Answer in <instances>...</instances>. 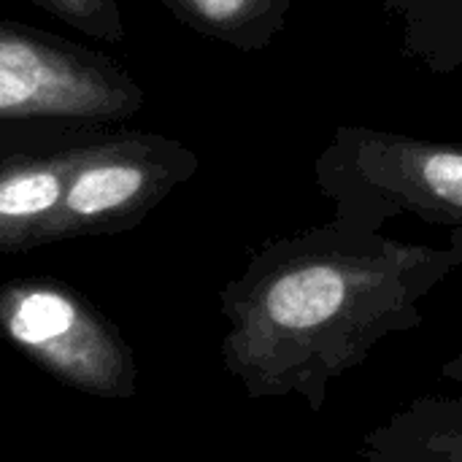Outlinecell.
<instances>
[{"label":"cell","mask_w":462,"mask_h":462,"mask_svg":"<svg viewBox=\"0 0 462 462\" xmlns=\"http://www.w3.org/2000/svg\"><path fill=\"white\" fill-rule=\"evenodd\" d=\"M460 268L462 230L430 246L333 217L265 241L219 290L222 363L252 401L322 411L330 384L376 344L422 328V300Z\"/></svg>","instance_id":"obj_1"},{"label":"cell","mask_w":462,"mask_h":462,"mask_svg":"<svg viewBox=\"0 0 462 462\" xmlns=\"http://www.w3.org/2000/svg\"><path fill=\"white\" fill-rule=\"evenodd\" d=\"M314 181L338 219L368 230L395 217L462 230V143L338 125L314 160Z\"/></svg>","instance_id":"obj_2"},{"label":"cell","mask_w":462,"mask_h":462,"mask_svg":"<svg viewBox=\"0 0 462 462\" xmlns=\"http://www.w3.org/2000/svg\"><path fill=\"white\" fill-rule=\"evenodd\" d=\"M0 336L54 382L100 401L138 393L135 352L76 287L27 276L0 284Z\"/></svg>","instance_id":"obj_3"},{"label":"cell","mask_w":462,"mask_h":462,"mask_svg":"<svg viewBox=\"0 0 462 462\" xmlns=\"http://www.w3.org/2000/svg\"><path fill=\"white\" fill-rule=\"evenodd\" d=\"M143 106V87L119 60L57 32L0 19V122L125 125Z\"/></svg>","instance_id":"obj_4"},{"label":"cell","mask_w":462,"mask_h":462,"mask_svg":"<svg viewBox=\"0 0 462 462\" xmlns=\"http://www.w3.org/2000/svg\"><path fill=\"white\" fill-rule=\"evenodd\" d=\"M198 168L195 149L176 138L122 125L106 127L73 162L54 244L135 230Z\"/></svg>","instance_id":"obj_5"},{"label":"cell","mask_w":462,"mask_h":462,"mask_svg":"<svg viewBox=\"0 0 462 462\" xmlns=\"http://www.w3.org/2000/svg\"><path fill=\"white\" fill-rule=\"evenodd\" d=\"M106 127L76 119L0 122V254L54 244L73 162Z\"/></svg>","instance_id":"obj_6"},{"label":"cell","mask_w":462,"mask_h":462,"mask_svg":"<svg viewBox=\"0 0 462 462\" xmlns=\"http://www.w3.org/2000/svg\"><path fill=\"white\" fill-rule=\"evenodd\" d=\"M363 462H462V395H422L374 428Z\"/></svg>","instance_id":"obj_7"},{"label":"cell","mask_w":462,"mask_h":462,"mask_svg":"<svg viewBox=\"0 0 462 462\" xmlns=\"http://www.w3.org/2000/svg\"><path fill=\"white\" fill-rule=\"evenodd\" d=\"M411 65L449 76L462 70V0H379Z\"/></svg>","instance_id":"obj_8"},{"label":"cell","mask_w":462,"mask_h":462,"mask_svg":"<svg viewBox=\"0 0 462 462\" xmlns=\"http://www.w3.org/2000/svg\"><path fill=\"white\" fill-rule=\"evenodd\" d=\"M184 27L238 51L268 49L295 0H160Z\"/></svg>","instance_id":"obj_9"},{"label":"cell","mask_w":462,"mask_h":462,"mask_svg":"<svg viewBox=\"0 0 462 462\" xmlns=\"http://www.w3.org/2000/svg\"><path fill=\"white\" fill-rule=\"evenodd\" d=\"M30 3L87 38L106 41V43H122L127 38V27L116 0H30Z\"/></svg>","instance_id":"obj_10"},{"label":"cell","mask_w":462,"mask_h":462,"mask_svg":"<svg viewBox=\"0 0 462 462\" xmlns=\"http://www.w3.org/2000/svg\"><path fill=\"white\" fill-rule=\"evenodd\" d=\"M441 376H447L452 384L462 387V341H460V346H457V352H455V357L444 363V368H441Z\"/></svg>","instance_id":"obj_11"}]
</instances>
